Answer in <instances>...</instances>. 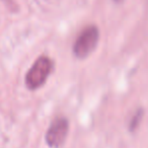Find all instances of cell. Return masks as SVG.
Returning <instances> with one entry per match:
<instances>
[{"instance_id":"obj_1","label":"cell","mask_w":148,"mask_h":148,"mask_svg":"<svg viewBox=\"0 0 148 148\" xmlns=\"http://www.w3.org/2000/svg\"><path fill=\"white\" fill-rule=\"evenodd\" d=\"M53 69V62L49 58L41 56L33 62L25 76V85L27 89L34 91L43 86Z\"/></svg>"},{"instance_id":"obj_2","label":"cell","mask_w":148,"mask_h":148,"mask_svg":"<svg viewBox=\"0 0 148 148\" xmlns=\"http://www.w3.org/2000/svg\"><path fill=\"white\" fill-rule=\"evenodd\" d=\"M100 31L97 26L91 25L83 30L73 47L74 55L78 59H86L96 49L99 41Z\"/></svg>"},{"instance_id":"obj_3","label":"cell","mask_w":148,"mask_h":148,"mask_svg":"<svg viewBox=\"0 0 148 148\" xmlns=\"http://www.w3.org/2000/svg\"><path fill=\"white\" fill-rule=\"evenodd\" d=\"M69 133V121L66 118L59 117L51 122L45 134L47 144L51 148L62 146Z\"/></svg>"},{"instance_id":"obj_4","label":"cell","mask_w":148,"mask_h":148,"mask_svg":"<svg viewBox=\"0 0 148 148\" xmlns=\"http://www.w3.org/2000/svg\"><path fill=\"white\" fill-rule=\"evenodd\" d=\"M143 115H144V110L141 109V108L137 110V112L135 113V115L133 116L130 123H129V130H130V132L136 131V129L138 128L139 125H140L141 120H142V118H143Z\"/></svg>"},{"instance_id":"obj_5","label":"cell","mask_w":148,"mask_h":148,"mask_svg":"<svg viewBox=\"0 0 148 148\" xmlns=\"http://www.w3.org/2000/svg\"><path fill=\"white\" fill-rule=\"evenodd\" d=\"M115 1H118V2H120V1H122V0H115Z\"/></svg>"}]
</instances>
